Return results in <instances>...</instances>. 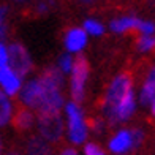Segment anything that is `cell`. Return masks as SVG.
I'll list each match as a JSON object with an SVG mask.
<instances>
[{"mask_svg":"<svg viewBox=\"0 0 155 155\" xmlns=\"http://www.w3.org/2000/svg\"><path fill=\"white\" fill-rule=\"evenodd\" d=\"M153 97H155V63H152L146 71V79L141 86L139 92V103L146 106V104L152 103Z\"/></svg>","mask_w":155,"mask_h":155,"instance_id":"11","label":"cell"},{"mask_svg":"<svg viewBox=\"0 0 155 155\" xmlns=\"http://www.w3.org/2000/svg\"><path fill=\"white\" fill-rule=\"evenodd\" d=\"M130 95H135L133 94V76L130 71H122L109 82V86L106 89L103 106H101L103 117L108 116L112 109H116Z\"/></svg>","mask_w":155,"mask_h":155,"instance_id":"2","label":"cell"},{"mask_svg":"<svg viewBox=\"0 0 155 155\" xmlns=\"http://www.w3.org/2000/svg\"><path fill=\"white\" fill-rule=\"evenodd\" d=\"M8 63V51H6L5 45L0 43V67H3Z\"/></svg>","mask_w":155,"mask_h":155,"instance_id":"23","label":"cell"},{"mask_svg":"<svg viewBox=\"0 0 155 155\" xmlns=\"http://www.w3.org/2000/svg\"><path fill=\"white\" fill-rule=\"evenodd\" d=\"M84 30L87 33L94 35V37H100V35L104 33V25L100 22V21H95V19H87L84 22Z\"/></svg>","mask_w":155,"mask_h":155,"instance_id":"17","label":"cell"},{"mask_svg":"<svg viewBox=\"0 0 155 155\" xmlns=\"http://www.w3.org/2000/svg\"><path fill=\"white\" fill-rule=\"evenodd\" d=\"M38 133L48 143H57L63 136V120L60 112H38Z\"/></svg>","mask_w":155,"mask_h":155,"instance_id":"5","label":"cell"},{"mask_svg":"<svg viewBox=\"0 0 155 155\" xmlns=\"http://www.w3.org/2000/svg\"><path fill=\"white\" fill-rule=\"evenodd\" d=\"M71 67H73L71 55L63 54L62 57L59 59V68H60V71H62V73H70V71H71Z\"/></svg>","mask_w":155,"mask_h":155,"instance_id":"19","label":"cell"},{"mask_svg":"<svg viewBox=\"0 0 155 155\" xmlns=\"http://www.w3.org/2000/svg\"><path fill=\"white\" fill-rule=\"evenodd\" d=\"M71 81H70V89H71V97L73 101L79 104L84 101L86 97V82L90 73V65L86 55L79 54L76 59H73V67H71Z\"/></svg>","mask_w":155,"mask_h":155,"instance_id":"3","label":"cell"},{"mask_svg":"<svg viewBox=\"0 0 155 155\" xmlns=\"http://www.w3.org/2000/svg\"><path fill=\"white\" fill-rule=\"evenodd\" d=\"M49 150H51V147H49L48 141L43 136L41 138L33 136L27 144V152L29 153H49Z\"/></svg>","mask_w":155,"mask_h":155,"instance_id":"15","label":"cell"},{"mask_svg":"<svg viewBox=\"0 0 155 155\" xmlns=\"http://www.w3.org/2000/svg\"><path fill=\"white\" fill-rule=\"evenodd\" d=\"M84 153H87V155H103L104 149L101 146L95 144V143H89V144H86V147H84Z\"/></svg>","mask_w":155,"mask_h":155,"instance_id":"21","label":"cell"},{"mask_svg":"<svg viewBox=\"0 0 155 155\" xmlns=\"http://www.w3.org/2000/svg\"><path fill=\"white\" fill-rule=\"evenodd\" d=\"M6 51H8V63L10 67L15 70V71L21 76L24 78L30 73L32 70V59L29 52H27V49L21 45V43H11L8 48H6Z\"/></svg>","mask_w":155,"mask_h":155,"instance_id":"6","label":"cell"},{"mask_svg":"<svg viewBox=\"0 0 155 155\" xmlns=\"http://www.w3.org/2000/svg\"><path fill=\"white\" fill-rule=\"evenodd\" d=\"M89 125H90V128H92L95 133H101L104 122L101 120V119H90V120H89Z\"/></svg>","mask_w":155,"mask_h":155,"instance_id":"22","label":"cell"},{"mask_svg":"<svg viewBox=\"0 0 155 155\" xmlns=\"http://www.w3.org/2000/svg\"><path fill=\"white\" fill-rule=\"evenodd\" d=\"M62 153L63 155H76V149H73V147H65V149H62Z\"/></svg>","mask_w":155,"mask_h":155,"instance_id":"24","label":"cell"},{"mask_svg":"<svg viewBox=\"0 0 155 155\" xmlns=\"http://www.w3.org/2000/svg\"><path fill=\"white\" fill-rule=\"evenodd\" d=\"M139 22H141V19H138L135 16H124V18L112 19L109 27L114 33H125L130 30H136Z\"/></svg>","mask_w":155,"mask_h":155,"instance_id":"13","label":"cell"},{"mask_svg":"<svg viewBox=\"0 0 155 155\" xmlns=\"http://www.w3.org/2000/svg\"><path fill=\"white\" fill-rule=\"evenodd\" d=\"M41 95H43V87H41L40 78H33V79L27 81L25 86L21 89L19 92V103L24 106L37 111L40 103H41Z\"/></svg>","mask_w":155,"mask_h":155,"instance_id":"7","label":"cell"},{"mask_svg":"<svg viewBox=\"0 0 155 155\" xmlns=\"http://www.w3.org/2000/svg\"><path fill=\"white\" fill-rule=\"evenodd\" d=\"M79 2H81V3H92L94 0H79Z\"/></svg>","mask_w":155,"mask_h":155,"instance_id":"27","label":"cell"},{"mask_svg":"<svg viewBox=\"0 0 155 155\" xmlns=\"http://www.w3.org/2000/svg\"><path fill=\"white\" fill-rule=\"evenodd\" d=\"M0 152H2V141H0Z\"/></svg>","mask_w":155,"mask_h":155,"instance_id":"28","label":"cell"},{"mask_svg":"<svg viewBox=\"0 0 155 155\" xmlns=\"http://www.w3.org/2000/svg\"><path fill=\"white\" fill-rule=\"evenodd\" d=\"M109 149L112 153H125L131 149V133L128 130L117 131L109 141Z\"/></svg>","mask_w":155,"mask_h":155,"instance_id":"12","label":"cell"},{"mask_svg":"<svg viewBox=\"0 0 155 155\" xmlns=\"http://www.w3.org/2000/svg\"><path fill=\"white\" fill-rule=\"evenodd\" d=\"M63 73L60 68L51 67L45 70V73L40 76L41 87H43V95H41V103L38 106V112H60V109L65 106L63 103Z\"/></svg>","mask_w":155,"mask_h":155,"instance_id":"1","label":"cell"},{"mask_svg":"<svg viewBox=\"0 0 155 155\" xmlns=\"http://www.w3.org/2000/svg\"><path fill=\"white\" fill-rule=\"evenodd\" d=\"M13 116V103L8 98V94L0 89V127L8 125Z\"/></svg>","mask_w":155,"mask_h":155,"instance_id":"14","label":"cell"},{"mask_svg":"<svg viewBox=\"0 0 155 155\" xmlns=\"http://www.w3.org/2000/svg\"><path fill=\"white\" fill-rule=\"evenodd\" d=\"M152 116L155 117V97H153V100H152Z\"/></svg>","mask_w":155,"mask_h":155,"instance_id":"26","label":"cell"},{"mask_svg":"<svg viewBox=\"0 0 155 155\" xmlns=\"http://www.w3.org/2000/svg\"><path fill=\"white\" fill-rule=\"evenodd\" d=\"M68 116V141L78 146L87 139V122L82 117V111L76 101H68L65 104Z\"/></svg>","mask_w":155,"mask_h":155,"instance_id":"4","label":"cell"},{"mask_svg":"<svg viewBox=\"0 0 155 155\" xmlns=\"http://www.w3.org/2000/svg\"><path fill=\"white\" fill-rule=\"evenodd\" d=\"M131 133V149H139L144 141V131L141 128H133L130 130Z\"/></svg>","mask_w":155,"mask_h":155,"instance_id":"18","label":"cell"},{"mask_svg":"<svg viewBox=\"0 0 155 155\" xmlns=\"http://www.w3.org/2000/svg\"><path fill=\"white\" fill-rule=\"evenodd\" d=\"M136 48L141 52H147V51H153L155 49V37L153 33L150 35H141L136 40Z\"/></svg>","mask_w":155,"mask_h":155,"instance_id":"16","label":"cell"},{"mask_svg":"<svg viewBox=\"0 0 155 155\" xmlns=\"http://www.w3.org/2000/svg\"><path fill=\"white\" fill-rule=\"evenodd\" d=\"M87 45V32L79 27L67 30L65 33V48L70 52H79Z\"/></svg>","mask_w":155,"mask_h":155,"instance_id":"10","label":"cell"},{"mask_svg":"<svg viewBox=\"0 0 155 155\" xmlns=\"http://www.w3.org/2000/svg\"><path fill=\"white\" fill-rule=\"evenodd\" d=\"M6 6H0V19H3L5 16H6Z\"/></svg>","mask_w":155,"mask_h":155,"instance_id":"25","label":"cell"},{"mask_svg":"<svg viewBox=\"0 0 155 155\" xmlns=\"http://www.w3.org/2000/svg\"><path fill=\"white\" fill-rule=\"evenodd\" d=\"M136 30H139L141 35H150L155 32V24L150 22V21H141Z\"/></svg>","mask_w":155,"mask_h":155,"instance_id":"20","label":"cell"},{"mask_svg":"<svg viewBox=\"0 0 155 155\" xmlns=\"http://www.w3.org/2000/svg\"><path fill=\"white\" fill-rule=\"evenodd\" d=\"M33 120H35V117L32 114V109L24 106V104H21V103H19L16 112H13V116H11L13 127H15V130L19 131V133L29 131L33 125Z\"/></svg>","mask_w":155,"mask_h":155,"instance_id":"9","label":"cell"},{"mask_svg":"<svg viewBox=\"0 0 155 155\" xmlns=\"http://www.w3.org/2000/svg\"><path fill=\"white\" fill-rule=\"evenodd\" d=\"M0 86L10 97H16L21 90V76L10 65L0 67Z\"/></svg>","mask_w":155,"mask_h":155,"instance_id":"8","label":"cell"}]
</instances>
